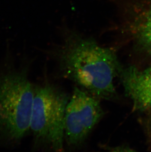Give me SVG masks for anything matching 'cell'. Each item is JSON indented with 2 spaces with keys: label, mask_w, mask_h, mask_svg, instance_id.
Wrapping results in <instances>:
<instances>
[{
  "label": "cell",
  "mask_w": 151,
  "mask_h": 152,
  "mask_svg": "<svg viewBox=\"0 0 151 152\" xmlns=\"http://www.w3.org/2000/svg\"><path fill=\"white\" fill-rule=\"evenodd\" d=\"M60 75L100 99L117 97L114 79L122 68L110 48L71 32L54 53Z\"/></svg>",
  "instance_id": "cell-1"
},
{
  "label": "cell",
  "mask_w": 151,
  "mask_h": 152,
  "mask_svg": "<svg viewBox=\"0 0 151 152\" xmlns=\"http://www.w3.org/2000/svg\"><path fill=\"white\" fill-rule=\"evenodd\" d=\"M28 69L12 63L0 68V145L13 146L30 131L34 86Z\"/></svg>",
  "instance_id": "cell-2"
},
{
  "label": "cell",
  "mask_w": 151,
  "mask_h": 152,
  "mask_svg": "<svg viewBox=\"0 0 151 152\" xmlns=\"http://www.w3.org/2000/svg\"><path fill=\"white\" fill-rule=\"evenodd\" d=\"M69 98L48 81L34 86L30 123L33 150L64 151V115Z\"/></svg>",
  "instance_id": "cell-3"
},
{
  "label": "cell",
  "mask_w": 151,
  "mask_h": 152,
  "mask_svg": "<svg viewBox=\"0 0 151 152\" xmlns=\"http://www.w3.org/2000/svg\"><path fill=\"white\" fill-rule=\"evenodd\" d=\"M100 100L76 86L66 107L64 142L70 150L83 146L105 115Z\"/></svg>",
  "instance_id": "cell-4"
},
{
  "label": "cell",
  "mask_w": 151,
  "mask_h": 152,
  "mask_svg": "<svg viewBox=\"0 0 151 152\" xmlns=\"http://www.w3.org/2000/svg\"><path fill=\"white\" fill-rule=\"evenodd\" d=\"M118 76L134 111L151 108V66L142 70L134 66L122 68Z\"/></svg>",
  "instance_id": "cell-5"
},
{
  "label": "cell",
  "mask_w": 151,
  "mask_h": 152,
  "mask_svg": "<svg viewBox=\"0 0 151 152\" xmlns=\"http://www.w3.org/2000/svg\"><path fill=\"white\" fill-rule=\"evenodd\" d=\"M141 34L143 43L151 51V11L144 24Z\"/></svg>",
  "instance_id": "cell-6"
},
{
  "label": "cell",
  "mask_w": 151,
  "mask_h": 152,
  "mask_svg": "<svg viewBox=\"0 0 151 152\" xmlns=\"http://www.w3.org/2000/svg\"><path fill=\"white\" fill-rule=\"evenodd\" d=\"M147 129H148V132L151 136V118L149 120L148 123L147 124Z\"/></svg>",
  "instance_id": "cell-7"
}]
</instances>
